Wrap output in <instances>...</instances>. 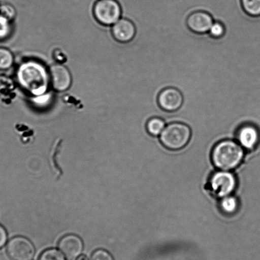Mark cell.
<instances>
[{"mask_svg": "<svg viewBox=\"0 0 260 260\" xmlns=\"http://www.w3.org/2000/svg\"><path fill=\"white\" fill-rule=\"evenodd\" d=\"M184 98L180 90L168 87L161 91L158 97L160 107L167 112H175L182 107Z\"/></svg>", "mask_w": 260, "mask_h": 260, "instance_id": "ba28073f", "label": "cell"}, {"mask_svg": "<svg viewBox=\"0 0 260 260\" xmlns=\"http://www.w3.org/2000/svg\"><path fill=\"white\" fill-rule=\"evenodd\" d=\"M241 4L244 11L249 16H260V0H241Z\"/></svg>", "mask_w": 260, "mask_h": 260, "instance_id": "2e32d148", "label": "cell"}, {"mask_svg": "<svg viewBox=\"0 0 260 260\" xmlns=\"http://www.w3.org/2000/svg\"><path fill=\"white\" fill-rule=\"evenodd\" d=\"M90 260H114L112 254L104 249H98L93 252Z\"/></svg>", "mask_w": 260, "mask_h": 260, "instance_id": "44dd1931", "label": "cell"}, {"mask_svg": "<svg viewBox=\"0 0 260 260\" xmlns=\"http://www.w3.org/2000/svg\"><path fill=\"white\" fill-rule=\"evenodd\" d=\"M112 32L113 38L117 42L122 44H128L135 39L136 27L130 19H120L113 25Z\"/></svg>", "mask_w": 260, "mask_h": 260, "instance_id": "30bf717a", "label": "cell"}, {"mask_svg": "<svg viewBox=\"0 0 260 260\" xmlns=\"http://www.w3.org/2000/svg\"><path fill=\"white\" fill-rule=\"evenodd\" d=\"M7 239H8V236H7L6 229L0 225V249L6 244Z\"/></svg>", "mask_w": 260, "mask_h": 260, "instance_id": "7402d4cb", "label": "cell"}, {"mask_svg": "<svg viewBox=\"0 0 260 260\" xmlns=\"http://www.w3.org/2000/svg\"><path fill=\"white\" fill-rule=\"evenodd\" d=\"M214 22V19L210 14L206 12L198 11L188 17L187 26L191 31L196 34H208Z\"/></svg>", "mask_w": 260, "mask_h": 260, "instance_id": "7c38bea8", "label": "cell"}, {"mask_svg": "<svg viewBox=\"0 0 260 260\" xmlns=\"http://www.w3.org/2000/svg\"><path fill=\"white\" fill-rule=\"evenodd\" d=\"M76 260H89V258L85 255H80Z\"/></svg>", "mask_w": 260, "mask_h": 260, "instance_id": "603a6c76", "label": "cell"}, {"mask_svg": "<svg viewBox=\"0 0 260 260\" xmlns=\"http://www.w3.org/2000/svg\"><path fill=\"white\" fill-rule=\"evenodd\" d=\"M93 13L95 19L104 26H112L120 19L122 9L116 0H98Z\"/></svg>", "mask_w": 260, "mask_h": 260, "instance_id": "277c9868", "label": "cell"}, {"mask_svg": "<svg viewBox=\"0 0 260 260\" xmlns=\"http://www.w3.org/2000/svg\"><path fill=\"white\" fill-rule=\"evenodd\" d=\"M50 85L57 92H64L72 85V75L61 64H53L49 71Z\"/></svg>", "mask_w": 260, "mask_h": 260, "instance_id": "52a82bcc", "label": "cell"}, {"mask_svg": "<svg viewBox=\"0 0 260 260\" xmlns=\"http://www.w3.org/2000/svg\"><path fill=\"white\" fill-rule=\"evenodd\" d=\"M58 246L60 251L69 260H74L82 254L83 243L82 239L75 234H68L62 237Z\"/></svg>", "mask_w": 260, "mask_h": 260, "instance_id": "9c48e42d", "label": "cell"}, {"mask_svg": "<svg viewBox=\"0 0 260 260\" xmlns=\"http://www.w3.org/2000/svg\"><path fill=\"white\" fill-rule=\"evenodd\" d=\"M237 138L242 147L252 149L259 141L258 128L253 123H245L237 128Z\"/></svg>", "mask_w": 260, "mask_h": 260, "instance_id": "8fae6325", "label": "cell"}, {"mask_svg": "<svg viewBox=\"0 0 260 260\" xmlns=\"http://www.w3.org/2000/svg\"><path fill=\"white\" fill-rule=\"evenodd\" d=\"M39 260H67L62 252L57 249L45 250L40 255Z\"/></svg>", "mask_w": 260, "mask_h": 260, "instance_id": "e0dca14e", "label": "cell"}, {"mask_svg": "<svg viewBox=\"0 0 260 260\" xmlns=\"http://www.w3.org/2000/svg\"><path fill=\"white\" fill-rule=\"evenodd\" d=\"M0 16L12 21L16 16V11L13 6L10 4H2L0 6Z\"/></svg>", "mask_w": 260, "mask_h": 260, "instance_id": "ffe728a7", "label": "cell"}, {"mask_svg": "<svg viewBox=\"0 0 260 260\" xmlns=\"http://www.w3.org/2000/svg\"><path fill=\"white\" fill-rule=\"evenodd\" d=\"M191 136L190 126L185 123L175 122L166 125L160 135V140L169 150H178L187 145Z\"/></svg>", "mask_w": 260, "mask_h": 260, "instance_id": "3957f363", "label": "cell"}, {"mask_svg": "<svg viewBox=\"0 0 260 260\" xmlns=\"http://www.w3.org/2000/svg\"><path fill=\"white\" fill-rule=\"evenodd\" d=\"M12 31L11 21L0 16V41L7 39Z\"/></svg>", "mask_w": 260, "mask_h": 260, "instance_id": "ac0fdd59", "label": "cell"}, {"mask_svg": "<svg viewBox=\"0 0 260 260\" xmlns=\"http://www.w3.org/2000/svg\"><path fill=\"white\" fill-rule=\"evenodd\" d=\"M239 204L237 199L233 196H229L221 198L220 208L224 213L232 214L236 213L238 209Z\"/></svg>", "mask_w": 260, "mask_h": 260, "instance_id": "5bb4252c", "label": "cell"}, {"mask_svg": "<svg viewBox=\"0 0 260 260\" xmlns=\"http://www.w3.org/2000/svg\"><path fill=\"white\" fill-rule=\"evenodd\" d=\"M208 34L214 39H219V38L223 37L225 34V27L221 22L214 21L209 29Z\"/></svg>", "mask_w": 260, "mask_h": 260, "instance_id": "d6986e66", "label": "cell"}, {"mask_svg": "<svg viewBox=\"0 0 260 260\" xmlns=\"http://www.w3.org/2000/svg\"><path fill=\"white\" fill-rule=\"evenodd\" d=\"M244 156L243 149L239 144L234 141L224 140L214 148L212 160L217 168L229 171L239 166Z\"/></svg>", "mask_w": 260, "mask_h": 260, "instance_id": "7a4b0ae2", "label": "cell"}, {"mask_svg": "<svg viewBox=\"0 0 260 260\" xmlns=\"http://www.w3.org/2000/svg\"><path fill=\"white\" fill-rule=\"evenodd\" d=\"M166 127V122L163 118L153 117L148 121L146 125V129L150 135L158 136L163 132Z\"/></svg>", "mask_w": 260, "mask_h": 260, "instance_id": "4fadbf2b", "label": "cell"}, {"mask_svg": "<svg viewBox=\"0 0 260 260\" xmlns=\"http://www.w3.org/2000/svg\"><path fill=\"white\" fill-rule=\"evenodd\" d=\"M14 55L6 48L0 47V70L6 71L13 66Z\"/></svg>", "mask_w": 260, "mask_h": 260, "instance_id": "9a60e30c", "label": "cell"}, {"mask_svg": "<svg viewBox=\"0 0 260 260\" xmlns=\"http://www.w3.org/2000/svg\"><path fill=\"white\" fill-rule=\"evenodd\" d=\"M7 252L12 260H32L35 254L34 245L24 237H15L10 240Z\"/></svg>", "mask_w": 260, "mask_h": 260, "instance_id": "5b68a950", "label": "cell"}, {"mask_svg": "<svg viewBox=\"0 0 260 260\" xmlns=\"http://www.w3.org/2000/svg\"><path fill=\"white\" fill-rule=\"evenodd\" d=\"M17 77L22 89L34 97L45 94L50 85L49 72L39 62H24L17 70Z\"/></svg>", "mask_w": 260, "mask_h": 260, "instance_id": "6da1fadb", "label": "cell"}, {"mask_svg": "<svg viewBox=\"0 0 260 260\" xmlns=\"http://www.w3.org/2000/svg\"><path fill=\"white\" fill-rule=\"evenodd\" d=\"M236 179L233 174L226 171L217 172L210 180L212 190L220 198L231 196L236 189Z\"/></svg>", "mask_w": 260, "mask_h": 260, "instance_id": "8992f818", "label": "cell"}]
</instances>
